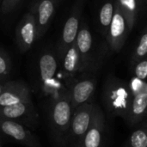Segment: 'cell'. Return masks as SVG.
<instances>
[{"mask_svg": "<svg viewBox=\"0 0 147 147\" xmlns=\"http://www.w3.org/2000/svg\"><path fill=\"white\" fill-rule=\"evenodd\" d=\"M134 95L129 85L114 75L105 81L102 99L110 118L121 117L126 121Z\"/></svg>", "mask_w": 147, "mask_h": 147, "instance_id": "obj_1", "label": "cell"}, {"mask_svg": "<svg viewBox=\"0 0 147 147\" xmlns=\"http://www.w3.org/2000/svg\"><path fill=\"white\" fill-rule=\"evenodd\" d=\"M81 62V73H95L103 63L104 49L96 40L87 23L81 20L75 40Z\"/></svg>", "mask_w": 147, "mask_h": 147, "instance_id": "obj_2", "label": "cell"}, {"mask_svg": "<svg viewBox=\"0 0 147 147\" xmlns=\"http://www.w3.org/2000/svg\"><path fill=\"white\" fill-rule=\"evenodd\" d=\"M72 112L70 96L65 87L59 91L51 106L49 115L51 130L56 141L60 145H65Z\"/></svg>", "mask_w": 147, "mask_h": 147, "instance_id": "obj_3", "label": "cell"}, {"mask_svg": "<svg viewBox=\"0 0 147 147\" xmlns=\"http://www.w3.org/2000/svg\"><path fill=\"white\" fill-rule=\"evenodd\" d=\"M97 109L96 104L89 102L82 104L73 110L65 144L78 146L82 138L91 126Z\"/></svg>", "mask_w": 147, "mask_h": 147, "instance_id": "obj_4", "label": "cell"}, {"mask_svg": "<svg viewBox=\"0 0 147 147\" xmlns=\"http://www.w3.org/2000/svg\"><path fill=\"white\" fill-rule=\"evenodd\" d=\"M96 87V78L94 73L84 72L65 80V88L68 90L71 108L74 110L77 107L91 102Z\"/></svg>", "mask_w": 147, "mask_h": 147, "instance_id": "obj_5", "label": "cell"}, {"mask_svg": "<svg viewBox=\"0 0 147 147\" xmlns=\"http://www.w3.org/2000/svg\"><path fill=\"white\" fill-rule=\"evenodd\" d=\"M131 31L127 20L115 2V13L107 31L106 38L110 49L113 52H120Z\"/></svg>", "mask_w": 147, "mask_h": 147, "instance_id": "obj_6", "label": "cell"}, {"mask_svg": "<svg viewBox=\"0 0 147 147\" xmlns=\"http://www.w3.org/2000/svg\"><path fill=\"white\" fill-rule=\"evenodd\" d=\"M59 68L58 56L52 51H45L39 59V74L43 90L46 93L58 90L56 80Z\"/></svg>", "mask_w": 147, "mask_h": 147, "instance_id": "obj_7", "label": "cell"}, {"mask_svg": "<svg viewBox=\"0 0 147 147\" xmlns=\"http://www.w3.org/2000/svg\"><path fill=\"white\" fill-rule=\"evenodd\" d=\"M82 9L83 2L79 1L74 5L68 18L66 19L58 44V59H59L65 51L76 40L82 20Z\"/></svg>", "mask_w": 147, "mask_h": 147, "instance_id": "obj_8", "label": "cell"}, {"mask_svg": "<svg viewBox=\"0 0 147 147\" xmlns=\"http://www.w3.org/2000/svg\"><path fill=\"white\" fill-rule=\"evenodd\" d=\"M16 44L22 53L28 51L38 40L37 27L32 9L27 12L16 28Z\"/></svg>", "mask_w": 147, "mask_h": 147, "instance_id": "obj_9", "label": "cell"}, {"mask_svg": "<svg viewBox=\"0 0 147 147\" xmlns=\"http://www.w3.org/2000/svg\"><path fill=\"white\" fill-rule=\"evenodd\" d=\"M0 131L16 142L27 147H41L36 137L22 124L0 118Z\"/></svg>", "mask_w": 147, "mask_h": 147, "instance_id": "obj_10", "label": "cell"}, {"mask_svg": "<svg viewBox=\"0 0 147 147\" xmlns=\"http://www.w3.org/2000/svg\"><path fill=\"white\" fill-rule=\"evenodd\" d=\"M0 118L14 121L21 124H32V122H36L37 115L32 102H22L0 107Z\"/></svg>", "mask_w": 147, "mask_h": 147, "instance_id": "obj_11", "label": "cell"}, {"mask_svg": "<svg viewBox=\"0 0 147 147\" xmlns=\"http://www.w3.org/2000/svg\"><path fill=\"white\" fill-rule=\"evenodd\" d=\"M22 102H32L28 87L21 81H7L0 95V107Z\"/></svg>", "mask_w": 147, "mask_h": 147, "instance_id": "obj_12", "label": "cell"}, {"mask_svg": "<svg viewBox=\"0 0 147 147\" xmlns=\"http://www.w3.org/2000/svg\"><path fill=\"white\" fill-rule=\"evenodd\" d=\"M56 3L53 0H35L31 7L37 27L38 39L42 37L52 22Z\"/></svg>", "mask_w": 147, "mask_h": 147, "instance_id": "obj_13", "label": "cell"}, {"mask_svg": "<svg viewBox=\"0 0 147 147\" xmlns=\"http://www.w3.org/2000/svg\"><path fill=\"white\" fill-rule=\"evenodd\" d=\"M105 132V115L98 107L91 126L82 138L78 147H102Z\"/></svg>", "mask_w": 147, "mask_h": 147, "instance_id": "obj_14", "label": "cell"}, {"mask_svg": "<svg viewBox=\"0 0 147 147\" xmlns=\"http://www.w3.org/2000/svg\"><path fill=\"white\" fill-rule=\"evenodd\" d=\"M147 86L134 95L126 121L129 127H134L140 123L146 115Z\"/></svg>", "mask_w": 147, "mask_h": 147, "instance_id": "obj_15", "label": "cell"}, {"mask_svg": "<svg viewBox=\"0 0 147 147\" xmlns=\"http://www.w3.org/2000/svg\"><path fill=\"white\" fill-rule=\"evenodd\" d=\"M65 81L81 73V62L76 43H72L59 58Z\"/></svg>", "mask_w": 147, "mask_h": 147, "instance_id": "obj_16", "label": "cell"}, {"mask_svg": "<svg viewBox=\"0 0 147 147\" xmlns=\"http://www.w3.org/2000/svg\"><path fill=\"white\" fill-rule=\"evenodd\" d=\"M115 9V0L105 1L100 8L98 13V22L101 28V31L106 36L107 31L112 21Z\"/></svg>", "mask_w": 147, "mask_h": 147, "instance_id": "obj_17", "label": "cell"}, {"mask_svg": "<svg viewBox=\"0 0 147 147\" xmlns=\"http://www.w3.org/2000/svg\"><path fill=\"white\" fill-rule=\"evenodd\" d=\"M116 3L126 16L129 28L132 30L135 25L138 10H139V1L138 0H115Z\"/></svg>", "mask_w": 147, "mask_h": 147, "instance_id": "obj_18", "label": "cell"}, {"mask_svg": "<svg viewBox=\"0 0 147 147\" xmlns=\"http://www.w3.org/2000/svg\"><path fill=\"white\" fill-rule=\"evenodd\" d=\"M125 147H147V132L145 122L143 127L131 134Z\"/></svg>", "mask_w": 147, "mask_h": 147, "instance_id": "obj_19", "label": "cell"}, {"mask_svg": "<svg viewBox=\"0 0 147 147\" xmlns=\"http://www.w3.org/2000/svg\"><path fill=\"white\" fill-rule=\"evenodd\" d=\"M147 53V32L145 28L138 40V43L135 47V49L134 51V53L131 58V64L134 65L137 61L146 58Z\"/></svg>", "mask_w": 147, "mask_h": 147, "instance_id": "obj_20", "label": "cell"}, {"mask_svg": "<svg viewBox=\"0 0 147 147\" xmlns=\"http://www.w3.org/2000/svg\"><path fill=\"white\" fill-rule=\"evenodd\" d=\"M11 61L9 57L3 51L0 50V80L5 82L11 72Z\"/></svg>", "mask_w": 147, "mask_h": 147, "instance_id": "obj_21", "label": "cell"}, {"mask_svg": "<svg viewBox=\"0 0 147 147\" xmlns=\"http://www.w3.org/2000/svg\"><path fill=\"white\" fill-rule=\"evenodd\" d=\"M134 77L141 81H145L147 77V59L146 58H144L134 65Z\"/></svg>", "mask_w": 147, "mask_h": 147, "instance_id": "obj_22", "label": "cell"}, {"mask_svg": "<svg viewBox=\"0 0 147 147\" xmlns=\"http://www.w3.org/2000/svg\"><path fill=\"white\" fill-rule=\"evenodd\" d=\"M22 0H2L1 11L3 14H9L12 12L19 5Z\"/></svg>", "mask_w": 147, "mask_h": 147, "instance_id": "obj_23", "label": "cell"}, {"mask_svg": "<svg viewBox=\"0 0 147 147\" xmlns=\"http://www.w3.org/2000/svg\"><path fill=\"white\" fill-rule=\"evenodd\" d=\"M5 83V82H4ZM4 83H0V95H1V93L3 92V88H4Z\"/></svg>", "mask_w": 147, "mask_h": 147, "instance_id": "obj_24", "label": "cell"}, {"mask_svg": "<svg viewBox=\"0 0 147 147\" xmlns=\"http://www.w3.org/2000/svg\"><path fill=\"white\" fill-rule=\"evenodd\" d=\"M60 1H61V0H53V2H54V3H55L56 4H57L58 3H59Z\"/></svg>", "mask_w": 147, "mask_h": 147, "instance_id": "obj_25", "label": "cell"}, {"mask_svg": "<svg viewBox=\"0 0 147 147\" xmlns=\"http://www.w3.org/2000/svg\"><path fill=\"white\" fill-rule=\"evenodd\" d=\"M1 2H2V0H0V12H1Z\"/></svg>", "mask_w": 147, "mask_h": 147, "instance_id": "obj_26", "label": "cell"}, {"mask_svg": "<svg viewBox=\"0 0 147 147\" xmlns=\"http://www.w3.org/2000/svg\"><path fill=\"white\" fill-rule=\"evenodd\" d=\"M0 83H3V82H2V81H1V80H0Z\"/></svg>", "mask_w": 147, "mask_h": 147, "instance_id": "obj_27", "label": "cell"}, {"mask_svg": "<svg viewBox=\"0 0 147 147\" xmlns=\"http://www.w3.org/2000/svg\"><path fill=\"white\" fill-rule=\"evenodd\" d=\"M138 1H139V2H140V1H141V0H138Z\"/></svg>", "mask_w": 147, "mask_h": 147, "instance_id": "obj_28", "label": "cell"}, {"mask_svg": "<svg viewBox=\"0 0 147 147\" xmlns=\"http://www.w3.org/2000/svg\"><path fill=\"white\" fill-rule=\"evenodd\" d=\"M0 147H1V145H0Z\"/></svg>", "mask_w": 147, "mask_h": 147, "instance_id": "obj_29", "label": "cell"}]
</instances>
